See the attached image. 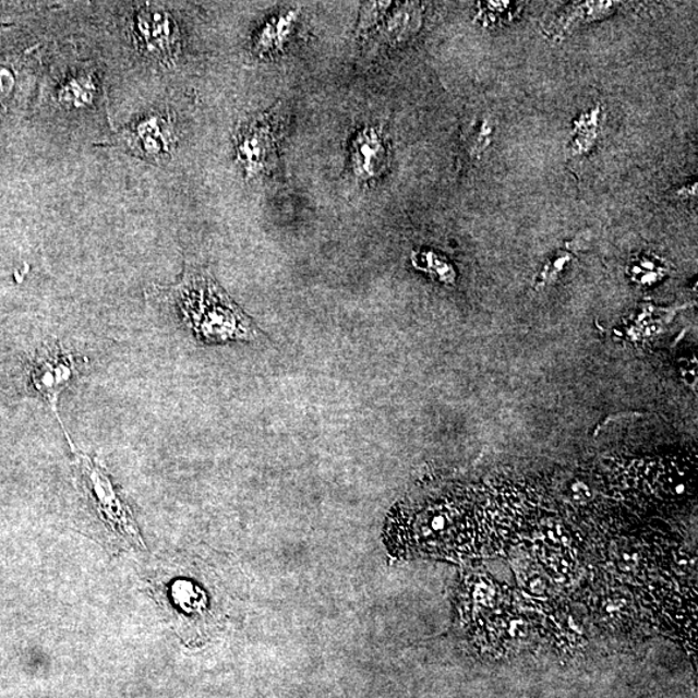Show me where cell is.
Returning a JSON list of instances; mask_svg holds the SVG:
<instances>
[{
    "label": "cell",
    "instance_id": "obj_1",
    "mask_svg": "<svg viewBox=\"0 0 698 698\" xmlns=\"http://www.w3.org/2000/svg\"><path fill=\"white\" fill-rule=\"evenodd\" d=\"M159 297L174 305L181 321L205 345L253 341L260 329L205 270H186L180 282Z\"/></svg>",
    "mask_w": 698,
    "mask_h": 698
},
{
    "label": "cell",
    "instance_id": "obj_2",
    "mask_svg": "<svg viewBox=\"0 0 698 698\" xmlns=\"http://www.w3.org/2000/svg\"><path fill=\"white\" fill-rule=\"evenodd\" d=\"M69 445L74 453L75 485L94 507L104 526L111 534L117 535L118 540L144 547L134 515L111 483L108 471L99 460L76 450L73 443Z\"/></svg>",
    "mask_w": 698,
    "mask_h": 698
},
{
    "label": "cell",
    "instance_id": "obj_3",
    "mask_svg": "<svg viewBox=\"0 0 698 698\" xmlns=\"http://www.w3.org/2000/svg\"><path fill=\"white\" fill-rule=\"evenodd\" d=\"M76 366L79 365H76L74 356L67 352L61 346L56 345L41 351L38 358L34 360L31 370V382L35 393L47 401L48 407L58 418L67 437L69 435L64 424L61 422L58 404L60 395L64 393L70 382L73 381Z\"/></svg>",
    "mask_w": 698,
    "mask_h": 698
},
{
    "label": "cell",
    "instance_id": "obj_4",
    "mask_svg": "<svg viewBox=\"0 0 698 698\" xmlns=\"http://www.w3.org/2000/svg\"><path fill=\"white\" fill-rule=\"evenodd\" d=\"M135 32L140 47L158 61L170 62L180 53V31L169 12L146 5L136 13Z\"/></svg>",
    "mask_w": 698,
    "mask_h": 698
},
{
    "label": "cell",
    "instance_id": "obj_5",
    "mask_svg": "<svg viewBox=\"0 0 698 698\" xmlns=\"http://www.w3.org/2000/svg\"><path fill=\"white\" fill-rule=\"evenodd\" d=\"M122 137L130 151L149 163H164L170 158L174 135L169 118L153 115L132 124Z\"/></svg>",
    "mask_w": 698,
    "mask_h": 698
},
{
    "label": "cell",
    "instance_id": "obj_6",
    "mask_svg": "<svg viewBox=\"0 0 698 698\" xmlns=\"http://www.w3.org/2000/svg\"><path fill=\"white\" fill-rule=\"evenodd\" d=\"M370 20L362 21V29L381 25L380 31L388 44H402L422 25V7L419 3H372Z\"/></svg>",
    "mask_w": 698,
    "mask_h": 698
},
{
    "label": "cell",
    "instance_id": "obj_7",
    "mask_svg": "<svg viewBox=\"0 0 698 698\" xmlns=\"http://www.w3.org/2000/svg\"><path fill=\"white\" fill-rule=\"evenodd\" d=\"M349 157L352 170L360 180L381 178L388 166V149L382 131L375 128L361 130L353 139Z\"/></svg>",
    "mask_w": 698,
    "mask_h": 698
},
{
    "label": "cell",
    "instance_id": "obj_8",
    "mask_svg": "<svg viewBox=\"0 0 698 698\" xmlns=\"http://www.w3.org/2000/svg\"><path fill=\"white\" fill-rule=\"evenodd\" d=\"M237 158L249 177L267 172L276 160V143L267 124L251 123L237 144Z\"/></svg>",
    "mask_w": 698,
    "mask_h": 698
},
{
    "label": "cell",
    "instance_id": "obj_9",
    "mask_svg": "<svg viewBox=\"0 0 698 698\" xmlns=\"http://www.w3.org/2000/svg\"><path fill=\"white\" fill-rule=\"evenodd\" d=\"M617 5L618 3L613 2L570 3L551 19L546 34L551 38L562 39L582 24L610 16L616 11Z\"/></svg>",
    "mask_w": 698,
    "mask_h": 698
},
{
    "label": "cell",
    "instance_id": "obj_10",
    "mask_svg": "<svg viewBox=\"0 0 698 698\" xmlns=\"http://www.w3.org/2000/svg\"><path fill=\"white\" fill-rule=\"evenodd\" d=\"M299 15L298 10H289L268 21L255 40V51L260 55L276 52L288 41Z\"/></svg>",
    "mask_w": 698,
    "mask_h": 698
},
{
    "label": "cell",
    "instance_id": "obj_11",
    "mask_svg": "<svg viewBox=\"0 0 698 698\" xmlns=\"http://www.w3.org/2000/svg\"><path fill=\"white\" fill-rule=\"evenodd\" d=\"M600 123H602V108H600V105L578 118L568 144V151L571 156H582L590 152L598 142Z\"/></svg>",
    "mask_w": 698,
    "mask_h": 698
},
{
    "label": "cell",
    "instance_id": "obj_12",
    "mask_svg": "<svg viewBox=\"0 0 698 698\" xmlns=\"http://www.w3.org/2000/svg\"><path fill=\"white\" fill-rule=\"evenodd\" d=\"M579 248H581V241L577 239L565 243L563 248H558L554 254H551L535 277L534 288L541 290L544 286L554 284L568 264L575 260Z\"/></svg>",
    "mask_w": 698,
    "mask_h": 698
},
{
    "label": "cell",
    "instance_id": "obj_13",
    "mask_svg": "<svg viewBox=\"0 0 698 698\" xmlns=\"http://www.w3.org/2000/svg\"><path fill=\"white\" fill-rule=\"evenodd\" d=\"M96 95V85L88 74L72 76L61 86L59 99L73 108H85L93 104Z\"/></svg>",
    "mask_w": 698,
    "mask_h": 698
},
{
    "label": "cell",
    "instance_id": "obj_14",
    "mask_svg": "<svg viewBox=\"0 0 698 698\" xmlns=\"http://www.w3.org/2000/svg\"><path fill=\"white\" fill-rule=\"evenodd\" d=\"M414 267L436 278L437 281L453 285L456 282V270L452 263L434 251H419L413 255Z\"/></svg>",
    "mask_w": 698,
    "mask_h": 698
},
{
    "label": "cell",
    "instance_id": "obj_15",
    "mask_svg": "<svg viewBox=\"0 0 698 698\" xmlns=\"http://www.w3.org/2000/svg\"><path fill=\"white\" fill-rule=\"evenodd\" d=\"M666 274V268L663 265H658L647 257H640L637 263H634L630 267V275L634 281L641 284H653L659 281Z\"/></svg>",
    "mask_w": 698,
    "mask_h": 698
},
{
    "label": "cell",
    "instance_id": "obj_16",
    "mask_svg": "<svg viewBox=\"0 0 698 698\" xmlns=\"http://www.w3.org/2000/svg\"><path fill=\"white\" fill-rule=\"evenodd\" d=\"M493 131L492 121L488 120V118H484L483 122L478 125V129L472 131L469 140V152L473 157L483 155L488 146L491 145Z\"/></svg>",
    "mask_w": 698,
    "mask_h": 698
},
{
    "label": "cell",
    "instance_id": "obj_17",
    "mask_svg": "<svg viewBox=\"0 0 698 698\" xmlns=\"http://www.w3.org/2000/svg\"><path fill=\"white\" fill-rule=\"evenodd\" d=\"M13 85V76L9 70L0 69V96H5L10 93Z\"/></svg>",
    "mask_w": 698,
    "mask_h": 698
}]
</instances>
